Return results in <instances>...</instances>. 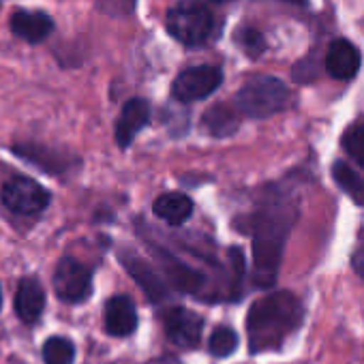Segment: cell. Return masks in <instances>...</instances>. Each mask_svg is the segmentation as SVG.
Returning <instances> with one entry per match:
<instances>
[{"label": "cell", "mask_w": 364, "mask_h": 364, "mask_svg": "<svg viewBox=\"0 0 364 364\" xmlns=\"http://www.w3.org/2000/svg\"><path fill=\"white\" fill-rule=\"evenodd\" d=\"M298 202L285 191H272L268 200L242 221L253 240V285L268 289L277 283L285 242L298 221Z\"/></svg>", "instance_id": "6da1fadb"}, {"label": "cell", "mask_w": 364, "mask_h": 364, "mask_svg": "<svg viewBox=\"0 0 364 364\" xmlns=\"http://www.w3.org/2000/svg\"><path fill=\"white\" fill-rule=\"evenodd\" d=\"M304 306L291 291H274L255 300L247 315L249 351H279L302 326Z\"/></svg>", "instance_id": "7a4b0ae2"}, {"label": "cell", "mask_w": 364, "mask_h": 364, "mask_svg": "<svg viewBox=\"0 0 364 364\" xmlns=\"http://www.w3.org/2000/svg\"><path fill=\"white\" fill-rule=\"evenodd\" d=\"M165 28L185 48H202L213 39L217 22L208 5L200 0H180L169 7L165 16Z\"/></svg>", "instance_id": "3957f363"}, {"label": "cell", "mask_w": 364, "mask_h": 364, "mask_svg": "<svg viewBox=\"0 0 364 364\" xmlns=\"http://www.w3.org/2000/svg\"><path fill=\"white\" fill-rule=\"evenodd\" d=\"M289 88L274 75H255L247 80L234 97V107L247 118H270L289 105Z\"/></svg>", "instance_id": "277c9868"}, {"label": "cell", "mask_w": 364, "mask_h": 364, "mask_svg": "<svg viewBox=\"0 0 364 364\" xmlns=\"http://www.w3.org/2000/svg\"><path fill=\"white\" fill-rule=\"evenodd\" d=\"M148 249L152 251L154 259L159 262L163 274H165V283L169 287H173V291L187 294V296H198L206 289L208 285V277L202 270H196L193 266H189L185 259L176 257L169 249H165L159 242L148 240Z\"/></svg>", "instance_id": "5b68a950"}, {"label": "cell", "mask_w": 364, "mask_h": 364, "mask_svg": "<svg viewBox=\"0 0 364 364\" xmlns=\"http://www.w3.org/2000/svg\"><path fill=\"white\" fill-rule=\"evenodd\" d=\"M0 200L11 213L35 217L50 206L52 196L37 180L28 176H14L9 182H5L3 191H0Z\"/></svg>", "instance_id": "8992f818"}, {"label": "cell", "mask_w": 364, "mask_h": 364, "mask_svg": "<svg viewBox=\"0 0 364 364\" xmlns=\"http://www.w3.org/2000/svg\"><path fill=\"white\" fill-rule=\"evenodd\" d=\"M223 84V71L215 65H198L182 71L171 84V97L178 103H196L208 99Z\"/></svg>", "instance_id": "52a82bcc"}, {"label": "cell", "mask_w": 364, "mask_h": 364, "mask_svg": "<svg viewBox=\"0 0 364 364\" xmlns=\"http://www.w3.org/2000/svg\"><path fill=\"white\" fill-rule=\"evenodd\" d=\"M54 291L58 300L67 304H80L90 298L92 291V268L84 266L75 257H63L54 268Z\"/></svg>", "instance_id": "ba28073f"}, {"label": "cell", "mask_w": 364, "mask_h": 364, "mask_svg": "<svg viewBox=\"0 0 364 364\" xmlns=\"http://www.w3.org/2000/svg\"><path fill=\"white\" fill-rule=\"evenodd\" d=\"M167 338L180 349H196L202 341L204 317L185 306H171L163 315Z\"/></svg>", "instance_id": "9c48e42d"}, {"label": "cell", "mask_w": 364, "mask_h": 364, "mask_svg": "<svg viewBox=\"0 0 364 364\" xmlns=\"http://www.w3.org/2000/svg\"><path fill=\"white\" fill-rule=\"evenodd\" d=\"M118 257H120V264L127 268V272L141 287V291L148 296L150 302L163 304L169 298V285L165 283V279L159 274V270L150 262H146L144 257L129 253V251H122Z\"/></svg>", "instance_id": "30bf717a"}, {"label": "cell", "mask_w": 364, "mask_h": 364, "mask_svg": "<svg viewBox=\"0 0 364 364\" xmlns=\"http://www.w3.org/2000/svg\"><path fill=\"white\" fill-rule=\"evenodd\" d=\"M150 116H152L150 103L146 99H141V97H133L122 105L120 116L116 120V131H114L116 144H118L120 150H127L133 144L137 133L148 127Z\"/></svg>", "instance_id": "8fae6325"}, {"label": "cell", "mask_w": 364, "mask_h": 364, "mask_svg": "<svg viewBox=\"0 0 364 364\" xmlns=\"http://www.w3.org/2000/svg\"><path fill=\"white\" fill-rule=\"evenodd\" d=\"M20 159H24L26 163L48 171V173H67L71 169V163L77 161L73 154H65L60 152L58 148H52V146H43V144H37V141H22V144H16L11 148Z\"/></svg>", "instance_id": "7c38bea8"}, {"label": "cell", "mask_w": 364, "mask_h": 364, "mask_svg": "<svg viewBox=\"0 0 364 364\" xmlns=\"http://www.w3.org/2000/svg\"><path fill=\"white\" fill-rule=\"evenodd\" d=\"M11 33L26 43H43L56 28L50 14L41 9H16L9 18Z\"/></svg>", "instance_id": "4fadbf2b"}, {"label": "cell", "mask_w": 364, "mask_h": 364, "mask_svg": "<svg viewBox=\"0 0 364 364\" xmlns=\"http://www.w3.org/2000/svg\"><path fill=\"white\" fill-rule=\"evenodd\" d=\"M362 54L349 39H334L326 52L323 67L334 80H353L360 71Z\"/></svg>", "instance_id": "5bb4252c"}, {"label": "cell", "mask_w": 364, "mask_h": 364, "mask_svg": "<svg viewBox=\"0 0 364 364\" xmlns=\"http://www.w3.org/2000/svg\"><path fill=\"white\" fill-rule=\"evenodd\" d=\"M14 309L20 321H24L26 326H33L41 319L46 309V289L37 277H24L18 283Z\"/></svg>", "instance_id": "9a60e30c"}, {"label": "cell", "mask_w": 364, "mask_h": 364, "mask_svg": "<svg viewBox=\"0 0 364 364\" xmlns=\"http://www.w3.org/2000/svg\"><path fill=\"white\" fill-rule=\"evenodd\" d=\"M137 311L131 298L112 296L103 309V326L109 336H131L137 330Z\"/></svg>", "instance_id": "2e32d148"}, {"label": "cell", "mask_w": 364, "mask_h": 364, "mask_svg": "<svg viewBox=\"0 0 364 364\" xmlns=\"http://www.w3.org/2000/svg\"><path fill=\"white\" fill-rule=\"evenodd\" d=\"M154 215L165 221L167 225H182L187 223L193 215V200L187 193H180V191H171V193H163L154 200L152 204Z\"/></svg>", "instance_id": "e0dca14e"}, {"label": "cell", "mask_w": 364, "mask_h": 364, "mask_svg": "<svg viewBox=\"0 0 364 364\" xmlns=\"http://www.w3.org/2000/svg\"><path fill=\"white\" fill-rule=\"evenodd\" d=\"M202 127L208 135L213 137H230L238 131L240 127V114L236 112L234 105L230 103H215L208 107L202 116Z\"/></svg>", "instance_id": "ac0fdd59"}, {"label": "cell", "mask_w": 364, "mask_h": 364, "mask_svg": "<svg viewBox=\"0 0 364 364\" xmlns=\"http://www.w3.org/2000/svg\"><path fill=\"white\" fill-rule=\"evenodd\" d=\"M332 178L336 185L347 193L353 204L364 206V173L353 169L347 161H334L332 165Z\"/></svg>", "instance_id": "d6986e66"}, {"label": "cell", "mask_w": 364, "mask_h": 364, "mask_svg": "<svg viewBox=\"0 0 364 364\" xmlns=\"http://www.w3.org/2000/svg\"><path fill=\"white\" fill-rule=\"evenodd\" d=\"M43 362L46 364H73L75 345L67 336H50L43 343Z\"/></svg>", "instance_id": "ffe728a7"}, {"label": "cell", "mask_w": 364, "mask_h": 364, "mask_svg": "<svg viewBox=\"0 0 364 364\" xmlns=\"http://www.w3.org/2000/svg\"><path fill=\"white\" fill-rule=\"evenodd\" d=\"M234 41L236 46L253 60H257L264 52H266V39L264 35L253 28V26H238V31L234 33Z\"/></svg>", "instance_id": "44dd1931"}, {"label": "cell", "mask_w": 364, "mask_h": 364, "mask_svg": "<svg viewBox=\"0 0 364 364\" xmlns=\"http://www.w3.org/2000/svg\"><path fill=\"white\" fill-rule=\"evenodd\" d=\"M238 334L230 326H219L213 330L208 338V349L215 358H228L238 349Z\"/></svg>", "instance_id": "7402d4cb"}, {"label": "cell", "mask_w": 364, "mask_h": 364, "mask_svg": "<svg viewBox=\"0 0 364 364\" xmlns=\"http://www.w3.org/2000/svg\"><path fill=\"white\" fill-rule=\"evenodd\" d=\"M341 146L358 165L364 167V120L345 129L341 137Z\"/></svg>", "instance_id": "603a6c76"}, {"label": "cell", "mask_w": 364, "mask_h": 364, "mask_svg": "<svg viewBox=\"0 0 364 364\" xmlns=\"http://www.w3.org/2000/svg\"><path fill=\"white\" fill-rule=\"evenodd\" d=\"M317 73H319V65L313 60V56L300 60V63L291 69V77H294L298 84H302V82H313V80L317 77Z\"/></svg>", "instance_id": "cb8c5ba5"}, {"label": "cell", "mask_w": 364, "mask_h": 364, "mask_svg": "<svg viewBox=\"0 0 364 364\" xmlns=\"http://www.w3.org/2000/svg\"><path fill=\"white\" fill-rule=\"evenodd\" d=\"M351 268L360 279H364V242L351 253Z\"/></svg>", "instance_id": "d4e9b609"}, {"label": "cell", "mask_w": 364, "mask_h": 364, "mask_svg": "<svg viewBox=\"0 0 364 364\" xmlns=\"http://www.w3.org/2000/svg\"><path fill=\"white\" fill-rule=\"evenodd\" d=\"M0 306H3V289H0Z\"/></svg>", "instance_id": "484cf974"}, {"label": "cell", "mask_w": 364, "mask_h": 364, "mask_svg": "<svg viewBox=\"0 0 364 364\" xmlns=\"http://www.w3.org/2000/svg\"><path fill=\"white\" fill-rule=\"evenodd\" d=\"M215 3H225V0H215Z\"/></svg>", "instance_id": "4316f807"}]
</instances>
